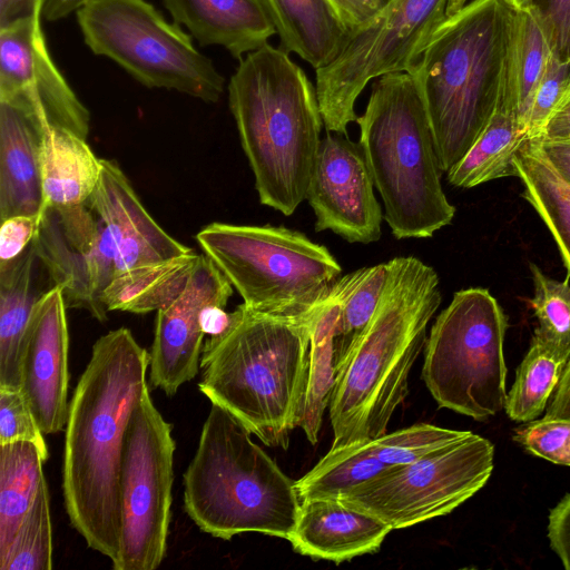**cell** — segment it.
Wrapping results in <instances>:
<instances>
[{"instance_id": "obj_15", "label": "cell", "mask_w": 570, "mask_h": 570, "mask_svg": "<svg viewBox=\"0 0 570 570\" xmlns=\"http://www.w3.org/2000/svg\"><path fill=\"white\" fill-rule=\"evenodd\" d=\"M374 187L361 144L347 134L327 131L321 139L306 193L316 218L315 230H331L348 243L377 242L384 217Z\"/></svg>"}, {"instance_id": "obj_41", "label": "cell", "mask_w": 570, "mask_h": 570, "mask_svg": "<svg viewBox=\"0 0 570 570\" xmlns=\"http://www.w3.org/2000/svg\"><path fill=\"white\" fill-rule=\"evenodd\" d=\"M42 216L17 215L1 220L0 265L18 258L33 242Z\"/></svg>"}, {"instance_id": "obj_43", "label": "cell", "mask_w": 570, "mask_h": 570, "mask_svg": "<svg viewBox=\"0 0 570 570\" xmlns=\"http://www.w3.org/2000/svg\"><path fill=\"white\" fill-rule=\"evenodd\" d=\"M548 537L551 549L559 557L564 569L570 570V493L551 509Z\"/></svg>"}, {"instance_id": "obj_3", "label": "cell", "mask_w": 570, "mask_h": 570, "mask_svg": "<svg viewBox=\"0 0 570 570\" xmlns=\"http://www.w3.org/2000/svg\"><path fill=\"white\" fill-rule=\"evenodd\" d=\"M309 352V321L243 303L232 312L229 327L203 345L198 389L265 445L286 450L303 416Z\"/></svg>"}, {"instance_id": "obj_1", "label": "cell", "mask_w": 570, "mask_h": 570, "mask_svg": "<svg viewBox=\"0 0 570 570\" xmlns=\"http://www.w3.org/2000/svg\"><path fill=\"white\" fill-rule=\"evenodd\" d=\"M149 353L126 327L92 345L65 428L62 491L71 525L110 561L120 538L119 478L130 417L148 384Z\"/></svg>"}, {"instance_id": "obj_44", "label": "cell", "mask_w": 570, "mask_h": 570, "mask_svg": "<svg viewBox=\"0 0 570 570\" xmlns=\"http://www.w3.org/2000/svg\"><path fill=\"white\" fill-rule=\"evenodd\" d=\"M328 1L351 31L373 19L381 9L375 0Z\"/></svg>"}, {"instance_id": "obj_10", "label": "cell", "mask_w": 570, "mask_h": 570, "mask_svg": "<svg viewBox=\"0 0 570 570\" xmlns=\"http://www.w3.org/2000/svg\"><path fill=\"white\" fill-rule=\"evenodd\" d=\"M88 48L148 88L176 90L216 102L225 79L179 24L146 0H95L77 12Z\"/></svg>"}, {"instance_id": "obj_8", "label": "cell", "mask_w": 570, "mask_h": 570, "mask_svg": "<svg viewBox=\"0 0 570 570\" xmlns=\"http://www.w3.org/2000/svg\"><path fill=\"white\" fill-rule=\"evenodd\" d=\"M196 240L247 307L277 317L309 321L342 274L325 246L284 226L216 222Z\"/></svg>"}, {"instance_id": "obj_24", "label": "cell", "mask_w": 570, "mask_h": 570, "mask_svg": "<svg viewBox=\"0 0 570 570\" xmlns=\"http://www.w3.org/2000/svg\"><path fill=\"white\" fill-rule=\"evenodd\" d=\"M283 50L294 52L315 70L341 52L351 30L328 0H262Z\"/></svg>"}, {"instance_id": "obj_32", "label": "cell", "mask_w": 570, "mask_h": 570, "mask_svg": "<svg viewBox=\"0 0 570 570\" xmlns=\"http://www.w3.org/2000/svg\"><path fill=\"white\" fill-rule=\"evenodd\" d=\"M570 354L547 343L534 334L530 348L507 393L504 409L512 421L537 420L556 391Z\"/></svg>"}, {"instance_id": "obj_30", "label": "cell", "mask_w": 570, "mask_h": 570, "mask_svg": "<svg viewBox=\"0 0 570 570\" xmlns=\"http://www.w3.org/2000/svg\"><path fill=\"white\" fill-rule=\"evenodd\" d=\"M45 462L43 455L31 442L0 444V559L9 551L46 480Z\"/></svg>"}, {"instance_id": "obj_51", "label": "cell", "mask_w": 570, "mask_h": 570, "mask_svg": "<svg viewBox=\"0 0 570 570\" xmlns=\"http://www.w3.org/2000/svg\"><path fill=\"white\" fill-rule=\"evenodd\" d=\"M466 1L468 0H449L446 6V17L460 11L466 4Z\"/></svg>"}, {"instance_id": "obj_50", "label": "cell", "mask_w": 570, "mask_h": 570, "mask_svg": "<svg viewBox=\"0 0 570 570\" xmlns=\"http://www.w3.org/2000/svg\"><path fill=\"white\" fill-rule=\"evenodd\" d=\"M95 0H46L43 6V17L48 21H57L77 12L82 7Z\"/></svg>"}, {"instance_id": "obj_49", "label": "cell", "mask_w": 570, "mask_h": 570, "mask_svg": "<svg viewBox=\"0 0 570 570\" xmlns=\"http://www.w3.org/2000/svg\"><path fill=\"white\" fill-rule=\"evenodd\" d=\"M199 322L205 335L218 336L229 327L232 313H227L223 306L210 304L202 309Z\"/></svg>"}, {"instance_id": "obj_42", "label": "cell", "mask_w": 570, "mask_h": 570, "mask_svg": "<svg viewBox=\"0 0 570 570\" xmlns=\"http://www.w3.org/2000/svg\"><path fill=\"white\" fill-rule=\"evenodd\" d=\"M544 20L552 52L570 62V0H534Z\"/></svg>"}, {"instance_id": "obj_20", "label": "cell", "mask_w": 570, "mask_h": 570, "mask_svg": "<svg viewBox=\"0 0 570 570\" xmlns=\"http://www.w3.org/2000/svg\"><path fill=\"white\" fill-rule=\"evenodd\" d=\"M46 118L23 101L0 99V218L42 216L41 150Z\"/></svg>"}, {"instance_id": "obj_53", "label": "cell", "mask_w": 570, "mask_h": 570, "mask_svg": "<svg viewBox=\"0 0 570 570\" xmlns=\"http://www.w3.org/2000/svg\"><path fill=\"white\" fill-rule=\"evenodd\" d=\"M381 8H383L390 0H375Z\"/></svg>"}, {"instance_id": "obj_34", "label": "cell", "mask_w": 570, "mask_h": 570, "mask_svg": "<svg viewBox=\"0 0 570 570\" xmlns=\"http://www.w3.org/2000/svg\"><path fill=\"white\" fill-rule=\"evenodd\" d=\"M389 277V263L341 276L330 293L340 304L335 336V366L376 311Z\"/></svg>"}, {"instance_id": "obj_21", "label": "cell", "mask_w": 570, "mask_h": 570, "mask_svg": "<svg viewBox=\"0 0 570 570\" xmlns=\"http://www.w3.org/2000/svg\"><path fill=\"white\" fill-rule=\"evenodd\" d=\"M391 531L381 520L340 500L312 499L301 501L287 540L302 556L341 563L377 551Z\"/></svg>"}, {"instance_id": "obj_7", "label": "cell", "mask_w": 570, "mask_h": 570, "mask_svg": "<svg viewBox=\"0 0 570 570\" xmlns=\"http://www.w3.org/2000/svg\"><path fill=\"white\" fill-rule=\"evenodd\" d=\"M356 122L393 236L429 238L450 225L455 207L443 191L430 119L411 73L375 78Z\"/></svg>"}, {"instance_id": "obj_26", "label": "cell", "mask_w": 570, "mask_h": 570, "mask_svg": "<svg viewBox=\"0 0 570 570\" xmlns=\"http://www.w3.org/2000/svg\"><path fill=\"white\" fill-rule=\"evenodd\" d=\"M525 138L517 109L502 90L489 124L464 157L446 173L448 181L455 187L471 188L498 178L517 177L514 158Z\"/></svg>"}, {"instance_id": "obj_22", "label": "cell", "mask_w": 570, "mask_h": 570, "mask_svg": "<svg viewBox=\"0 0 570 570\" xmlns=\"http://www.w3.org/2000/svg\"><path fill=\"white\" fill-rule=\"evenodd\" d=\"M55 287L32 243L18 258L0 265V390H21L24 336L37 304Z\"/></svg>"}, {"instance_id": "obj_14", "label": "cell", "mask_w": 570, "mask_h": 570, "mask_svg": "<svg viewBox=\"0 0 570 570\" xmlns=\"http://www.w3.org/2000/svg\"><path fill=\"white\" fill-rule=\"evenodd\" d=\"M67 308H83L99 322L108 311L101 295L116 275V248L109 229L88 200L46 207L32 242Z\"/></svg>"}, {"instance_id": "obj_37", "label": "cell", "mask_w": 570, "mask_h": 570, "mask_svg": "<svg viewBox=\"0 0 570 570\" xmlns=\"http://www.w3.org/2000/svg\"><path fill=\"white\" fill-rule=\"evenodd\" d=\"M470 431L439 428L428 423L385 433L371 441L374 454L390 466L417 461L464 436Z\"/></svg>"}, {"instance_id": "obj_46", "label": "cell", "mask_w": 570, "mask_h": 570, "mask_svg": "<svg viewBox=\"0 0 570 570\" xmlns=\"http://www.w3.org/2000/svg\"><path fill=\"white\" fill-rule=\"evenodd\" d=\"M540 138L570 139V83L546 122Z\"/></svg>"}, {"instance_id": "obj_25", "label": "cell", "mask_w": 570, "mask_h": 570, "mask_svg": "<svg viewBox=\"0 0 570 570\" xmlns=\"http://www.w3.org/2000/svg\"><path fill=\"white\" fill-rule=\"evenodd\" d=\"M101 175L98 158L85 138L63 128L48 126L41 150L45 208L70 207L86 203Z\"/></svg>"}, {"instance_id": "obj_38", "label": "cell", "mask_w": 570, "mask_h": 570, "mask_svg": "<svg viewBox=\"0 0 570 570\" xmlns=\"http://www.w3.org/2000/svg\"><path fill=\"white\" fill-rule=\"evenodd\" d=\"M513 440L528 452L552 463L570 466V420L544 417L524 422Z\"/></svg>"}, {"instance_id": "obj_2", "label": "cell", "mask_w": 570, "mask_h": 570, "mask_svg": "<svg viewBox=\"0 0 570 570\" xmlns=\"http://www.w3.org/2000/svg\"><path fill=\"white\" fill-rule=\"evenodd\" d=\"M389 263L375 313L336 364L330 402L332 449L383 436L409 392L410 371L426 342L439 308L440 279L414 256Z\"/></svg>"}, {"instance_id": "obj_17", "label": "cell", "mask_w": 570, "mask_h": 570, "mask_svg": "<svg viewBox=\"0 0 570 570\" xmlns=\"http://www.w3.org/2000/svg\"><path fill=\"white\" fill-rule=\"evenodd\" d=\"M0 99L31 105L53 127L87 138L90 114L50 58L40 18L0 30Z\"/></svg>"}, {"instance_id": "obj_4", "label": "cell", "mask_w": 570, "mask_h": 570, "mask_svg": "<svg viewBox=\"0 0 570 570\" xmlns=\"http://www.w3.org/2000/svg\"><path fill=\"white\" fill-rule=\"evenodd\" d=\"M228 105L261 204L285 216L303 200L324 125L316 90L288 53H247L228 82Z\"/></svg>"}, {"instance_id": "obj_23", "label": "cell", "mask_w": 570, "mask_h": 570, "mask_svg": "<svg viewBox=\"0 0 570 570\" xmlns=\"http://www.w3.org/2000/svg\"><path fill=\"white\" fill-rule=\"evenodd\" d=\"M174 22L202 46L224 47L242 59L276 33L262 0H163Z\"/></svg>"}, {"instance_id": "obj_12", "label": "cell", "mask_w": 570, "mask_h": 570, "mask_svg": "<svg viewBox=\"0 0 570 570\" xmlns=\"http://www.w3.org/2000/svg\"><path fill=\"white\" fill-rule=\"evenodd\" d=\"M175 440L149 387L126 433L119 478L120 538L115 570H155L167 551Z\"/></svg>"}, {"instance_id": "obj_31", "label": "cell", "mask_w": 570, "mask_h": 570, "mask_svg": "<svg viewBox=\"0 0 570 570\" xmlns=\"http://www.w3.org/2000/svg\"><path fill=\"white\" fill-rule=\"evenodd\" d=\"M338 317L340 304L328 296L309 318L308 382L299 428L312 444L318 441L324 411L330 405L335 384V336Z\"/></svg>"}, {"instance_id": "obj_29", "label": "cell", "mask_w": 570, "mask_h": 570, "mask_svg": "<svg viewBox=\"0 0 570 570\" xmlns=\"http://www.w3.org/2000/svg\"><path fill=\"white\" fill-rule=\"evenodd\" d=\"M198 258V254L190 252L120 273L105 288L101 302L108 312H157L174 302L183 292Z\"/></svg>"}, {"instance_id": "obj_5", "label": "cell", "mask_w": 570, "mask_h": 570, "mask_svg": "<svg viewBox=\"0 0 570 570\" xmlns=\"http://www.w3.org/2000/svg\"><path fill=\"white\" fill-rule=\"evenodd\" d=\"M512 8L472 0L433 31L409 71L425 104L442 171L489 124L505 79Z\"/></svg>"}, {"instance_id": "obj_19", "label": "cell", "mask_w": 570, "mask_h": 570, "mask_svg": "<svg viewBox=\"0 0 570 570\" xmlns=\"http://www.w3.org/2000/svg\"><path fill=\"white\" fill-rule=\"evenodd\" d=\"M88 203L105 220L114 240L116 275L193 252L155 222L115 160L101 158L100 179Z\"/></svg>"}, {"instance_id": "obj_36", "label": "cell", "mask_w": 570, "mask_h": 570, "mask_svg": "<svg viewBox=\"0 0 570 570\" xmlns=\"http://www.w3.org/2000/svg\"><path fill=\"white\" fill-rule=\"evenodd\" d=\"M533 283L531 308L539 326L534 334L547 343L570 354V285L547 276L535 264H530Z\"/></svg>"}, {"instance_id": "obj_27", "label": "cell", "mask_w": 570, "mask_h": 570, "mask_svg": "<svg viewBox=\"0 0 570 570\" xmlns=\"http://www.w3.org/2000/svg\"><path fill=\"white\" fill-rule=\"evenodd\" d=\"M512 10L503 92L513 102L527 131L535 90L552 49L544 20L535 3Z\"/></svg>"}, {"instance_id": "obj_11", "label": "cell", "mask_w": 570, "mask_h": 570, "mask_svg": "<svg viewBox=\"0 0 570 570\" xmlns=\"http://www.w3.org/2000/svg\"><path fill=\"white\" fill-rule=\"evenodd\" d=\"M449 0H390L350 32L341 52L315 70L316 96L325 129L347 134L355 102L366 85L383 75L409 72L426 41L446 18Z\"/></svg>"}, {"instance_id": "obj_40", "label": "cell", "mask_w": 570, "mask_h": 570, "mask_svg": "<svg viewBox=\"0 0 570 570\" xmlns=\"http://www.w3.org/2000/svg\"><path fill=\"white\" fill-rule=\"evenodd\" d=\"M570 83V62L549 55L530 110L527 137H540L546 122Z\"/></svg>"}, {"instance_id": "obj_9", "label": "cell", "mask_w": 570, "mask_h": 570, "mask_svg": "<svg viewBox=\"0 0 570 570\" xmlns=\"http://www.w3.org/2000/svg\"><path fill=\"white\" fill-rule=\"evenodd\" d=\"M508 318L485 288L454 293L425 342L422 379L440 407L483 421L504 409Z\"/></svg>"}, {"instance_id": "obj_48", "label": "cell", "mask_w": 570, "mask_h": 570, "mask_svg": "<svg viewBox=\"0 0 570 570\" xmlns=\"http://www.w3.org/2000/svg\"><path fill=\"white\" fill-rule=\"evenodd\" d=\"M534 139L554 167L570 181V139Z\"/></svg>"}, {"instance_id": "obj_13", "label": "cell", "mask_w": 570, "mask_h": 570, "mask_svg": "<svg viewBox=\"0 0 570 570\" xmlns=\"http://www.w3.org/2000/svg\"><path fill=\"white\" fill-rule=\"evenodd\" d=\"M494 446L478 434L466 436L407 464L394 465L340 499L392 530L449 514L491 476Z\"/></svg>"}, {"instance_id": "obj_39", "label": "cell", "mask_w": 570, "mask_h": 570, "mask_svg": "<svg viewBox=\"0 0 570 570\" xmlns=\"http://www.w3.org/2000/svg\"><path fill=\"white\" fill-rule=\"evenodd\" d=\"M16 441L33 443L47 461L49 451L45 434L24 394L21 390H0V444Z\"/></svg>"}, {"instance_id": "obj_16", "label": "cell", "mask_w": 570, "mask_h": 570, "mask_svg": "<svg viewBox=\"0 0 570 570\" xmlns=\"http://www.w3.org/2000/svg\"><path fill=\"white\" fill-rule=\"evenodd\" d=\"M233 285L206 255H199L194 272L178 297L157 311L149 352V383L167 396L177 393L199 371L204 332L202 309L210 304L225 307Z\"/></svg>"}, {"instance_id": "obj_35", "label": "cell", "mask_w": 570, "mask_h": 570, "mask_svg": "<svg viewBox=\"0 0 570 570\" xmlns=\"http://www.w3.org/2000/svg\"><path fill=\"white\" fill-rule=\"evenodd\" d=\"M50 569H52V523L49 491L45 480L9 551L0 559V570Z\"/></svg>"}, {"instance_id": "obj_52", "label": "cell", "mask_w": 570, "mask_h": 570, "mask_svg": "<svg viewBox=\"0 0 570 570\" xmlns=\"http://www.w3.org/2000/svg\"><path fill=\"white\" fill-rule=\"evenodd\" d=\"M510 8L518 10L533 3L534 0H503Z\"/></svg>"}, {"instance_id": "obj_28", "label": "cell", "mask_w": 570, "mask_h": 570, "mask_svg": "<svg viewBox=\"0 0 570 570\" xmlns=\"http://www.w3.org/2000/svg\"><path fill=\"white\" fill-rule=\"evenodd\" d=\"M522 196L552 234L570 275V181L554 167L534 138H525L515 158Z\"/></svg>"}, {"instance_id": "obj_47", "label": "cell", "mask_w": 570, "mask_h": 570, "mask_svg": "<svg viewBox=\"0 0 570 570\" xmlns=\"http://www.w3.org/2000/svg\"><path fill=\"white\" fill-rule=\"evenodd\" d=\"M544 417L570 420V358L549 401Z\"/></svg>"}, {"instance_id": "obj_33", "label": "cell", "mask_w": 570, "mask_h": 570, "mask_svg": "<svg viewBox=\"0 0 570 570\" xmlns=\"http://www.w3.org/2000/svg\"><path fill=\"white\" fill-rule=\"evenodd\" d=\"M390 468L376 458L371 441L331 448L311 471L295 481V488L299 501L340 500Z\"/></svg>"}, {"instance_id": "obj_45", "label": "cell", "mask_w": 570, "mask_h": 570, "mask_svg": "<svg viewBox=\"0 0 570 570\" xmlns=\"http://www.w3.org/2000/svg\"><path fill=\"white\" fill-rule=\"evenodd\" d=\"M46 0H0V30L18 22L40 18Z\"/></svg>"}, {"instance_id": "obj_6", "label": "cell", "mask_w": 570, "mask_h": 570, "mask_svg": "<svg viewBox=\"0 0 570 570\" xmlns=\"http://www.w3.org/2000/svg\"><path fill=\"white\" fill-rule=\"evenodd\" d=\"M224 409L212 404L184 473V508L214 538L245 532L288 538L301 501L292 481Z\"/></svg>"}, {"instance_id": "obj_18", "label": "cell", "mask_w": 570, "mask_h": 570, "mask_svg": "<svg viewBox=\"0 0 570 570\" xmlns=\"http://www.w3.org/2000/svg\"><path fill=\"white\" fill-rule=\"evenodd\" d=\"M62 291L56 286L37 304L22 346L21 391L45 435L65 431L69 332Z\"/></svg>"}]
</instances>
